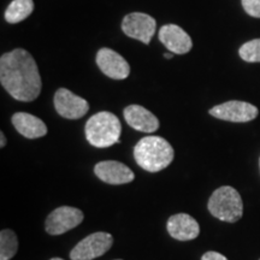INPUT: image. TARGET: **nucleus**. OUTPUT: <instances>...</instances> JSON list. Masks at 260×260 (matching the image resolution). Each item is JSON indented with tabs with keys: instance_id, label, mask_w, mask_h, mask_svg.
<instances>
[{
	"instance_id": "nucleus-1",
	"label": "nucleus",
	"mask_w": 260,
	"mask_h": 260,
	"mask_svg": "<svg viewBox=\"0 0 260 260\" xmlns=\"http://www.w3.org/2000/svg\"><path fill=\"white\" fill-rule=\"evenodd\" d=\"M0 82L18 102H34L41 93L42 82L38 65L23 48H16L0 58Z\"/></svg>"
},
{
	"instance_id": "nucleus-2",
	"label": "nucleus",
	"mask_w": 260,
	"mask_h": 260,
	"mask_svg": "<svg viewBox=\"0 0 260 260\" xmlns=\"http://www.w3.org/2000/svg\"><path fill=\"white\" fill-rule=\"evenodd\" d=\"M172 146L160 136H146L134 147V158L140 168L148 172L164 170L174 160Z\"/></svg>"
},
{
	"instance_id": "nucleus-3",
	"label": "nucleus",
	"mask_w": 260,
	"mask_h": 260,
	"mask_svg": "<svg viewBox=\"0 0 260 260\" xmlns=\"http://www.w3.org/2000/svg\"><path fill=\"white\" fill-rule=\"evenodd\" d=\"M84 133L90 145L98 148H106L118 144L122 125L116 115L103 111L95 113L87 121Z\"/></svg>"
},
{
	"instance_id": "nucleus-4",
	"label": "nucleus",
	"mask_w": 260,
	"mask_h": 260,
	"mask_svg": "<svg viewBox=\"0 0 260 260\" xmlns=\"http://www.w3.org/2000/svg\"><path fill=\"white\" fill-rule=\"evenodd\" d=\"M207 207L213 217L228 223L237 222L243 214L241 195L230 186H223L214 190L207 203Z\"/></svg>"
},
{
	"instance_id": "nucleus-5",
	"label": "nucleus",
	"mask_w": 260,
	"mask_h": 260,
	"mask_svg": "<svg viewBox=\"0 0 260 260\" xmlns=\"http://www.w3.org/2000/svg\"><path fill=\"white\" fill-rule=\"evenodd\" d=\"M113 245L111 234L98 232L84 237L70 252L71 260H93L109 251Z\"/></svg>"
},
{
	"instance_id": "nucleus-6",
	"label": "nucleus",
	"mask_w": 260,
	"mask_h": 260,
	"mask_svg": "<svg viewBox=\"0 0 260 260\" xmlns=\"http://www.w3.org/2000/svg\"><path fill=\"white\" fill-rule=\"evenodd\" d=\"M83 212L76 207L61 206L48 214L46 218V232L50 235H61L82 223Z\"/></svg>"
},
{
	"instance_id": "nucleus-7",
	"label": "nucleus",
	"mask_w": 260,
	"mask_h": 260,
	"mask_svg": "<svg viewBox=\"0 0 260 260\" xmlns=\"http://www.w3.org/2000/svg\"><path fill=\"white\" fill-rule=\"evenodd\" d=\"M157 22L149 15L142 12H133L126 15L122 22V30L129 38L148 45L153 38Z\"/></svg>"
},
{
	"instance_id": "nucleus-8",
	"label": "nucleus",
	"mask_w": 260,
	"mask_h": 260,
	"mask_svg": "<svg viewBox=\"0 0 260 260\" xmlns=\"http://www.w3.org/2000/svg\"><path fill=\"white\" fill-rule=\"evenodd\" d=\"M258 109L254 105L245 102H226L210 110V115L218 119L235 123H246L256 118Z\"/></svg>"
},
{
	"instance_id": "nucleus-9",
	"label": "nucleus",
	"mask_w": 260,
	"mask_h": 260,
	"mask_svg": "<svg viewBox=\"0 0 260 260\" xmlns=\"http://www.w3.org/2000/svg\"><path fill=\"white\" fill-rule=\"evenodd\" d=\"M54 107L58 115L68 119H79L89 110L87 100L67 88H59L54 94Z\"/></svg>"
},
{
	"instance_id": "nucleus-10",
	"label": "nucleus",
	"mask_w": 260,
	"mask_h": 260,
	"mask_svg": "<svg viewBox=\"0 0 260 260\" xmlns=\"http://www.w3.org/2000/svg\"><path fill=\"white\" fill-rule=\"evenodd\" d=\"M96 64L107 77L124 80L130 74V65L121 54L111 48H102L96 54Z\"/></svg>"
},
{
	"instance_id": "nucleus-11",
	"label": "nucleus",
	"mask_w": 260,
	"mask_h": 260,
	"mask_svg": "<svg viewBox=\"0 0 260 260\" xmlns=\"http://www.w3.org/2000/svg\"><path fill=\"white\" fill-rule=\"evenodd\" d=\"M98 178L109 184H125L134 181L135 175L123 162L115 160L100 161L94 167Z\"/></svg>"
},
{
	"instance_id": "nucleus-12",
	"label": "nucleus",
	"mask_w": 260,
	"mask_h": 260,
	"mask_svg": "<svg viewBox=\"0 0 260 260\" xmlns=\"http://www.w3.org/2000/svg\"><path fill=\"white\" fill-rule=\"evenodd\" d=\"M159 41L172 53L186 54L193 47L189 35L176 24L162 25L159 30Z\"/></svg>"
},
{
	"instance_id": "nucleus-13",
	"label": "nucleus",
	"mask_w": 260,
	"mask_h": 260,
	"mask_svg": "<svg viewBox=\"0 0 260 260\" xmlns=\"http://www.w3.org/2000/svg\"><path fill=\"white\" fill-rule=\"evenodd\" d=\"M171 237L178 241H190L197 239L200 234L199 223L187 213H178L171 216L167 224Z\"/></svg>"
},
{
	"instance_id": "nucleus-14",
	"label": "nucleus",
	"mask_w": 260,
	"mask_h": 260,
	"mask_svg": "<svg viewBox=\"0 0 260 260\" xmlns=\"http://www.w3.org/2000/svg\"><path fill=\"white\" fill-rule=\"evenodd\" d=\"M125 122L135 130L154 133L159 129V121L153 113L140 105H129L124 109Z\"/></svg>"
},
{
	"instance_id": "nucleus-15",
	"label": "nucleus",
	"mask_w": 260,
	"mask_h": 260,
	"mask_svg": "<svg viewBox=\"0 0 260 260\" xmlns=\"http://www.w3.org/2000/svg\"><path fill=\"white\" fill-rule=\"evenodd\" d=\"M12 124L21 135L27 139H39L47 134V126L38 117L25 112H17L12 116Z\"/></svg>"
},
{
	"instance_id": "nucleus-16",
	"label": "nucleus",
	"mask_w": 260,
	"mask_h": 260,
	"mask_svg": "<svg viewBox=\"0 0 260 260\" xmlns=\"http://www.w3.org/2000/svg\"><path fill=\"white\" fill-rule=\"evenodd\" d=\"M34 11L32 0H14L5 11V19L9 23H18L24 21Z\"/></svg>"
},
{
	"instance_id": "nucleus-17",
	"label": "nucleus",
	"mask_w": 260,
	"mask_h": 260,
	"mask_svg": "<svg viewBox=\"0 0 260 260\" xmlns=\"http://www.w3.org/2000/svg\"><path fill=\"white\" fill-rule=\"evenodd\" d=\"M18 249V241L16 234L10 229L0 233V260L14 258Z\"/></svg>"
},
{
	"instance_id": "nucleus-18",
	"label": "nucleus",
	"mask_w": 260,
	"mask_h": 260,
	"mask_svg": "<svg viewBox=\"0 0 260 260\" xmlns=\"http://www.w3.org/2000/svg\"><path fill=\"white\" fill-rule=\"evenodd\" d=\"M240 57L248 63H259L260 61V39L251 40L243 44L239 51Z\"/></svg>"
},
{
	"instance_id": "nucleus-19",
	"label": "nucleus",
	"mask_w": 260,
	"mask_h": 260,
	"mask_svg": "<svg viewBox=\"0 0 260 260\" xmlns=\"http://www.w3.org/2000/svg\"><path fill=\"white\" fill-rule=\"evenodd\" d=\"M242 6L249 16L260 18V0H242Z\"/></svg>"
},
{
	"instance_id": "nucleus-20",
	"label": "nucleus",
	"mask_w": 260,
	"mask_h": 260,
	"mask_svg": "<svg viewBox=\"0 0 260 260\" xmlns=\"http://www.w3.org/2000/svg\"><path fill=\"white\" fill-rule=\"evenodd\" d=\"M201 260H228L226 256H224L223 254H220L218 252H207L203 255Z\"/></svg>"
},
{
	"instance_id": "nucleus-21",
	"label": "nucleus",
	"mask_w": 260,
	"mask_h": 260,
	"mask_svg": "<svg viewBox=\"0 0 260 260\" xmlns=\"http://www.w3.org/2000/svg\"><path fill=\"white\" fill-rule=\"evenodd\" d=\"M5 145H6V139H5V135H4V133H0V147H5Z\"/></svg>"
},
{
	"instance_id": "nucleus-22",
	"label": "nucleus",
	"mask_w": 260,
	"mask_h": 260,
	"mask_svg": "<svg viewBox=\"0 0 260 260\" xmlns=\"http://www.w3.org/2000/svg\"><path fill=\"white\" fill-rule=\"evenodd\" d=\"M164 57L167 58V59H171V58L174 57V53H172V52H168V53L164 54Z\"/></svg>"
},
{
	"instance_id": "nucleus-23",
	"label": "nucleus",
	"mask_w": 260,
	"mask_h": 260,
	"mask_svg": "<svg viewBox=\"0 0 260 260\" xmlns=\"http://www.w3.org/2000/svg\"><path fill=\"white\" fill-rule=\"evenodd\" d=\"M50 260H63V259H60V258H52Z\"/></svg>"
},
{
	"instance_id": "nucleus-24",
	"label": "nucleus",
	"mask_w": 260,
	"mask_h": 260,
	"mask_svg": "<svg viewBox=\"0 0 260 260\" xmlns=\"http://www.w3.org/2000/svg\"><path fill=\"white\" fill-rule=\"evenodd\" d=\"M116 260H122V259H116Z\"/></svg>"
},
{
	"instance_id": "nucleus-25",
	"label": "nucleus",
	"mask_w": 260,
	"mask_h": 260,
	"mask_svg": "<svg viewBox=\"0 0 260 260\" xmlns=\"http://www.w3.org/2000/svg\"><path fill=\"white\" fill-rule=\"evenodd\" d=\"M259 165H260V160H259Z\"/></svg>"
}]
</instances>
